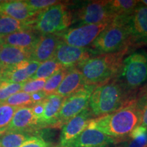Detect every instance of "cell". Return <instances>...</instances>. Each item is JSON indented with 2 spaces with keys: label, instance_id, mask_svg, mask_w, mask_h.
<instances>
[{
  "label": "cell",
  "instance_id": "obj_1",
  "mask_svg": "<svg viewBox=\"0 0 147 147\" xmlns=\"http://www.w3.org/2000/svg\"><path fill=\"white\" fill-rule=\"evenodd\" d=\"M140 124V111L135 95L114 113L92 119L88 127L96 129L117 143L128 139L131 132Z\"/></svg>",
  "mask_w": 147,
  "mask_h": 147
},
{
  "label": "cell",
  "instance_id": "obj_2",
  "mask_svg": "<svg viewBox=\"0 0 147 147\" xmlns=\"http://www.w3.org/2000/svg\"><path fill=\"white\" fill-rule=\"evenodd\" d=\"M131 51L100 54L91 57L76 68L81 71L87 85L98 86L115 79L119 75L125 56Z\"/></svg>",
  "mask_w": 147,
  "mask_h": 147
},
{
  "label": "cell",
  "instance_id": "obj_3",
  "mask_svg": "<svg viewBox=\"0 0 147 147\" xmlns=\"http://www.w3.org/2000/svg\"><path fill=\"white\" fill-rule=\"evenodd\" d=\"M134 95L116 78L95 87L90 97L89 109L94 118L109 115L119 109Z\"/></svg>",
  "mask_w": 147,
  "mask_h": 147
},
{
  "label": "cell",
  "instance_id": "obj_4",
  "mask_svg": "<svg viewBox=\"0 0 147 147\" xmlns=\"http://www.w3.org/2000/svg\"><path fill=\"white\" fill-rule=\"evenodd\" d=\"M129 18L116 17L101 32L89 49L93 55L117 53L125 49L131 51V42L127 26Z\"/></svg>",
  "mask_w": 147,
  "mask_h": 147
},
{
  "label": "cell",
  "instance_id": "obj_5",
  "mask_svg": "<svg viewBox=\"0 0 147 147\" xmlns=\"http://www.w3.org/2000/svg\"><path fill=\"white\" fill-rule=\"evenodd\" d=\"M72 19V11L68 4L59 1L39 12L32 28L40 35L58 34L68 28Z\"/></svg>",
  "mask_w": 147,
  "mask_h": 147
},
{
  "label": "cell",
  "instance_id": "obj_6",
  "mask_svg": "<svg viewBox=\"0 0 147 147\" xmlns=\"http://www.w3.org/2000/svg\"><path fill=\"white\" fill-rule=\"evenodd\" d=\"M117 80L134 94L136 90L147 82V51H136L126 57Z\"/></svg>",
  "mask_w": 147,
  "mask_h": 147
},
{
  "label": "cell",
  "instance_id": "obj_7",
  "mask_svg": "<svg viewBox=\"0 0 147 147\" xmlns=\"http://www.w3.org/2000/svg\"><path fill=\"white\" fill-rule=\"evenodd\" d=\"M72 16V24H76L77 27L110 23L115 18L108 8V1H89L82 3L74 8Z\"/></svg>",
  "mask_w": 147,
  "mask_h": 147
},
{
  "label": "cell",
  "instance_id": "obj_8",
  "mask_svg": "<svg viewBox=\"0 0 147 147\" xmlns=\"http://www.w3.org/2000/svg\"><path fill=\"white\" fill-rule=\"evenodd\" d=\"M96 86L85 85L81 89L65 97L61 108L55 128H61L67 121L89 107L91 93Z\"/></svg>",
  "mask_w": 147,
  "mask_h": 147
},
{
  "label": "cell",
  "instance_id": "obj_9",
  "mask_svg": "<svg viewBox=\"0 0 147 147\" xmlns=\"http://www.w3.org/2000/svg\"><path fill=\"white\" fill-rule=\"evenodd\" d=\"M110 23L75 27L67 29L59 34L61 41L66 45L75 47L86 48L94 42Z\"/></svg>",
  "mask_w": 147,
  "mask_h": 147
},
{
  "label": "cell",
  "instance_id": "obj_10",
  "mask_svg": "<svg viewBox=\"0 0 147 147\" xmlns=\"http://www.w3.org/2000/svg\"><path fill=\"white\" fill-rule=\"evenodd\" d=\"M127 26L131 38L132 49L147 45V6L141 3L130 16Z\"/></svg>",
  "mask_w": 147,
  "mask_h": 147
},
{
  "label": "cell",
  "instance_id": "obj_11",
  "mask_svg": "<svg viewBox=\"0 0 147 147\" xmlns=\"http://www.w3.org/2000/svg\"><path fill=\"white\" fill-rule=\"evenodd\" d=\"M93 53L89 48H79L61 42L57 49L54 58L66 69L77 67L91 57Z\"/></svg>",
  "mask_w": 147,
  "mask_h": 147
},
{
  "label": "cell",
  "instance_id": "obj_12",
  "mask_svg": "<svg viewBox=\"0 0 147 147\" xmlns=\"http://www.w3.org/2000/svg\"><path fill=\"white\" fill-rule=\"evenodd\" d=\"M93 116L89 107L67 121L61 127L59 146L69 147L71 143L87 127Z\"/></svg>",
  "mask_w": 147,
  "mask_h": 147
},
{
  "label": "cell",
  "instance_id": "obj_13",
  "mask_svg": "<svg viewBox=\"0 0 147 147\" xmlns=\"http://www.w3.org/2000/svg\"><path fill=\"white\" fill-rule=\"evenodd\" d=\"M39 121L33 113L31 106L18 108L7 129V131L23 132L32 136L39 135Z\"/></svg>",
  "mask_w": 147,
  "mask_h": 147
},
{
  "label": "cell",
  "instance_id": "obj_14",
  "mask_svg": "<svg viewBox=\"0 0 147 147\" xmlns=\"http://www.w3.org/2000/svg\"><path fill=\"white\" fill-rule=\"evenodd\" d=\"M61 42L59 34L40 35L30 52V60L42 63L54 58L59 45Z\"/></svg>",
  "mask_w": 147,
  "mask_h": 147
},
{
  "label": "cell",
  "instance_id": "obj_15",
  "mask_svg": "<svg viewBox=\"0 0 147 147\" xmlns=\"http://www.w3.org/2000/svg\"><path fill=\"white\" fill-rule=\"evenodd\" d=\"M0 14L25 22L32 25L38 13H35L29 8L25 1L4 0L0 1Z\"/></svg>",
  "mask_w": 147,
  "mask_h": 147
},
{
  "label": "cell",
  "instance_id": "obj_16",
  "mask_svg": "<svg viewBox=\"0 0 147 147\" xmlns=\"http://www.w3.org/2000/svg\"><path fill=\"white\" fill-rule=\"evenodd\" d=\"M113 143H117V141L113 138L87 127L69 147H108Z\"/></svg>",
  "mask_w": 147,
  "mask_h": 147
},
{
  "label": "cell",
  "instance_id": "obj_17",
  "mask_svg": "<svg viewBox=\"0 0 147 147\" xmlns=\"http://www.w3.org/2000/svg\"><path fill=\"white\" fill-rule=\"evenodd\" d=\"M40 65L39 62L32 60L21 62L12 68L1 71L2 81L23 83L34 76Z\"/></svg>",
  "mask_w": 147,
  "mask_h": 147
},
{
  "label": "cell",
  "instance_id": "obj_18",
  "mask_svg": "<svg viewBox=\"0 0 147 147\" xmlns=\"http://www.w3.org/2000/svg\"><path fill=\"white\" fill-rule=\"evenodd\" d=\"M65 97L56 93L49 95L45 100V111L39 121L40 129L45 128H55L57 121L61 108Z\"/></svg>",
  "mask_w": 147,
  "mask_h": 147
},
{
  "label": "cell",
  "instance_id": "obj_19",
  "mask_svg": "<svg viewBox=\"0 0 147 147\" xmlns=\"http://www.w3.org/2000/svg\"><path fill=\"white\" fill-rule=\"evenodd\" d=\"M40 36V35L34 29H27L0 38V43L25 49L31 52Z\"/></svg>",
  "mask_w": 147,
  "mask_h": 147
},
{
  "label": "cell",
  "instance_id": "obj_20",
  "mask_svg": "<svg viewBox=\"0 0 147 147\" xmlns=\"http://www.w3.org/2000/svg\"><path fill=\"white\" fill-rule=\"evenodd\" d=\"M30 60V51L8 45H1L0 69L1 71L14 67L18 63Z\"/></svg>",
  "mask_w": 147,
  "mask_h": 147
},
{
  "label": "cell",
  "instance_id": "obj_21",
  "mask_svg": "<svg viewBox=\"0 0 147 147\" xmlns=\"http://www.w3.org/2000/svg\"><path fill=\"white\" fill-rule=\"evenodd\" d=\"M87 85L81 71L76 67L69 68L55 93L67 97Z\"/></svg>",
  "mask_w": 147,
  "mask_h": 147
},
{
  "label": "cell",
  "instance_id": "obj_22",
  "mask_svg": "<svg viewBox=\"0 0 147 147\" xmlns=\"http://www.w3.org/2000/svg\"><path fill=\"white\" fill-rule=\"evenodd\" d=\"M139 1L136 0H108V5L115 18H129L132 15Z\"/></svg>",
  "mask_w": 147,
  "mask_h": 147
},
{
  "label": "cell",
  "instance_id": "obj_23",
  "mask_svg": "<svg viewBox=\"0 0 147 147\" xmlns=\"http://www.w3.org/2000/svg\"><path fill=\"white\" fill-rule=\"evenodd\" d=\"M32 28V25L28 23L0 14V38L19 31Z\"/></svg>",
  "mask_w": 147,
  "mask_h": 147
},
{
  "label": "cell",
  "instance_id": "obj_24",
  "mask_svg": "<svg viewBox=\"0 0 147 147\" xmlns=\"http://www.w3.org/2000/svg\"><path fill=\"white\" fill-rule=\"evenodd\" d=\"M32 136L23 132L7 131L0 136V147H20Z\"/></svg>",
  "mask_w": 147,
  "mask_h": 147
},
{
  "label": "cell",
  "instance_id": "obj_25",
  "mask_svg": "<svg viewBox=\"0 0 147 147\" xmlns=\"http://www.w3.org/2000/svg\"><path fill=\"white\" fill-rule=\"evenodd\" d=\"M63 68L55 59L48 60L40 63L38 69L30 79H46L52 76L59 70Z\"/></svg>",
  "mask_w": 147,
  "mask_h": 147
},
{
  "label": "cell",
  "instance_id": "obj_26",
  "mask_svg": "<svg viewBox=\"0 0 147 147\" xmlns=\"http://www.w3.org/2000/svg\"><path fill=\"white\" fill-rule=\"evenodd\" d=\"M67 69H68L63 67L60 70H59L57 72L53 74L52 76L47 79L45 84V87L42 89V91L47 96L55 93L58 87H59L60 84L61 83L65 74H67Z\"/></svg>",
  "mask_w": 147,
  "mask_h": 147
},
{
  "label": "cell",
  "instance_id": "obj_27",
  "mask_svg": "<svg viewBox=\"0 0 147 147\" xmlns=\"http://www.w3.org/2000/svg\"><path fill=\"white\" fill-rule=\"evenodd\" d=\"M17 109V107L8 105L5 103L0 104V132L1 133H4L7 131V129Z\"/></svg>",
  "mask_w": 147,
  "mask_h": 147
},
{
  "label": "cell",
  "instance_id": "obj_28",
  "mask_svg": "<svg viewBox=\"0 0 147 147\" xmlns=\"http://www.w3.org/2000/svg\"><path fill=\"white\" fill-rule=\"evenodd\" d=\"M5 104H8L14 107L21 108L25 106H32L34 103L32 102L30 93L20 91L12 96L8 97L4 102Z\"/></svg>",
  "mask_w": 147,
  "mask_h": 147
},
{
  "label": "cell",
  "instance_id": "obj_29",
  "mask_svg": "<svg viewBox=\"0 0 147 147\" xmlns=\"http://www.w3.org/2000/svg\"><path fill=\"white\" fill-rule=\"evenodd\" d=\"M23 83H13L7 81L0 82V104L4 103L12 95L21 91Z\"/></svg>",
  "mask_w": 147,
  "mask_h": 147
},
{
  "label": "cell",
  "instance_id": "obj_30",
  "mask_svg": "<svg viewBox=\"0 0 147 147\" xmlns=\"http://www.w3.org/2000/svg\"><path fill=\"white\" fill-rule=\"evenodd\" d=\"M25 1L35 13H39L51 5L59 2V1L56 0H25Z\"/></svg>",
  "mask_w": 147,
  "mask_h": 147
},
{
  "label": "cell",
  "instance_id": "obj_31",
  "mask_svg": "<svg viewBox=\"0 0 147 147\" xmlns=\"http://www.w3.org/2000/svg\"><path fill=\"white\" fill-rule=\"evenodd\" d=\"M47 80L46 79H29L23 83L22 91L33 93L42 91Z\"/></svg>",
  "mask_w": 147,
  "mask_h": 147
},
{
  "label": "cell",
  "instance_id": "obj_32",
  "mask_svg": "<svg viewBox=\"0 0 147 147\" xmlns=\"http://www.w3.org/2000/svg\"><path fill=\"white\" fill-rule=\"evenodd\" d=\"M119 147H147V132L135 138H128Z\"/></svg>",
  "mask_w": 147,
  "mask_h": 147
},
{
  "label": "cell",
  "instance_id": "obj_33",
  "mask_svg": "<svg viewBox=\"0 0 147 147\" xmlns=\"http://www.w3.org/2000/svg\"><path fill=\"white\" fill-rule=\"evenodd\" d=\"M20 147H53L40 135L33 136L23 143Z\"/></svg>",
  "mask_w": 147,
  "mask_h": 147
},
{
  "label": "cell",
  "instance_id": "obj_34",
  "mask_svg": "<svg viewBox=\"0 0 147 147\" xmlns=\"http://www.w3.org/2000/svg\"><path fill=\"white\" fill-rule=\"evenodd\" d=\"M136 97L141 115V124L147 128V97Z\"/></svg>",
  "mask_w": 147,
  "mask_h": 147
},
{
  "label": "cell",
  "instance_id": "obj_35",
  "mask_svg": "<svg viewBox=\"0 0 147 147\" xmlns=\"http://www.w3.org/2000/svg\"><path fill=\"white\" fill-rule=\"evenodd\" d=\"M31 108H32V112L35 117L38 119V121H39L43 116L44 111H45V100L34 104L31 106Z\"/></svg>",
  "mask_w": 147,
  "mask_h": 147
},
{
  "label": "cell",
  "instance_id": "obj_36",
  "mask_svg": "<svg viewBox=\"0 0 147 147\" xmlns=\"http://www.w3.org/2000/svg\"><path fill=\"white\" fill-rule=\"evenodd\" d=\"M31 97H32V102L34 104H36V103L42 102L47 98V95L44 93L43 91H40L36 92V93H31Z\"/></svg>",
  "mask_w": 147,
  "mask_h": 147
},
{
  "label": "cell",
  "instance_id": "obj_37",
  "mask_svg": "<svg viewBox=\"0 0 147 147\" xmlns=\"http://www.w3.org/2000/svg\"><path fill=\"white\" fill-rule=\"evenodd\" d=\"M136 95L137 97H147V84L143 86Z\"/></svg>",
  "mask_w": 147,
  "mask_h": 147
},
{
  "label": "cell",
  "instance_id": "obj_38",
  "mask_svg": "<svg viewBox=\"0 0 147 147\" xmlns=\"http://www.w3.org/2000/svg\"><path fill=\"white\" fill-rule=\"evenodd\" d=\"M140 2L147 6V0H142V1H140Z\"/></svg>",
  "mask_w": 147,
  "mask_h": 147
},
{
  "label": "cell",
  "instance_id": "obj_39",
  "mask_svg": "<svg viewBox=\"0 0 147 147\" xmlns=\"http://www.w3.org/2000/svg\"><path fill=\"white\" fill-rule=\"evenodd\" d=\"M2 81V72H1V70L0 69V82Z\"/></svg>",
  "mask_w": 147,
  "mask_h": 147
},
{
  "label": "cell",
  "instance_id": "obj_40",
  "mask_svg": "<svg viewBox=\"0 0 147 147\" xmlns=\"http://www.w3.org/2000/svg\"><path fill=\"white\" fill-rule=\"evenodd\" d=\"M1 44L0 43V53H1Z\"/></svg>",
  "mask_w": 147,
  "mask_h": 147
},
{
  "label": "cell",
  "instance_id": "obj_41",
  "mask_svg": "<svg viewBox=\"0 0 147 147\" xmlns=\"http://www.w3.org/2000/svg\"><path fill=\"white\" fill-rule=\"evenodd\" d=\"M3 134V133H1V132H0V136H1V135H2V134Z\"/></svg>",
  "mask_w": 147,
  "mask_h": 147
},
{
  "label": "cell",
  "instance_id": "obj_42",
  "mask_svg": "<svg viewBox=\"0 0 147 147\" xmlns=\"http://www.w3.org/2000/svg\"><path fill=\"white\" fill-rule=\"evenodd\" d=\"M55 147H60V146H55Z\"/></svg>",
  "mask_w": 147,
  "mask_h": 147
}]
</instances>
